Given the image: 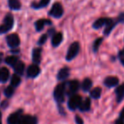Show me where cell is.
Here are the masks:
<instances>
[{
  "label": "cell",
  "instance_id": "5",
  "mask_svg": "<svg viewBox=\"0 0 124 124\" xmlns=\"http://www.w3.org/2000/svg\"><path fill=\"white\" fill-rule=\"evenodd\" d=\"M49 15L51 16L54 17V18L59 19L63 15V8H62V4L60 3H55L52 5V8H51Z\"/></svg>",
  "mask_w": 124,
  "mask_h": 124
},
{
  "label": "cell",
  "instance_id": "14",
  "mask_svg": "<svg viewBox=\"0 0 124 124\" xmlns=\"http://www.w3.org/2000/svg\"><path fill=\"white\" fill-rule=\"evenodd\" d=\"M116 24L117 23H116V21H114V20H112V19L110 18V20L108 21V23L105 25L106 26L105 29H104V35L105 36H108V35H110V33H111V31L114 29V27L116 26Z\"/></svg>",
  "mask_w": 124,
  "mask_h": 124
},
{
  "label": "cell",
  "instance_id": "8",
  "mask_svg": "<svg viewBox=\"0 0 124 124\" xmlns=\"http://www.w3.org/2000/svg\"><path fill=\"white\" fill-rule=\"evenodd\" d=\"M119 84V78L116 76H108L104 79V85L108 88H112Z\"/></svg>",
  "mask_w": 124,
  "mask_h": 124
},
{
  "label": "cell",
  "instance_id": "28",
  "mask_svg": "<svg viewBox=\"0 0 124 124\" xmlns=\"http://www.w3.org/2000/svg\"><path fill=\"white\" fill-rule=\"evenodd\" d=\"M20 83V78L17 74H14L11 78V86H18Z\"/></svg>",
  "mask_w": 124,
  "mask_h": 124
},
{
  "label": "cell",
  "instance_id": "7",
  "mask_svg": "<svg viewBox=\"0 0 124 124\" xmlns=\"http://www.w3.org/2000/svg\"><path fill=\"white\" fill-rule=\"evenodd\" d=\"M79 88V82L76 79L71 80L69 82V88H68V95H73L78 90Z\"/></svg>",
  "mask_w": 124,
  "mask_h": 124
},
{
  "label": "cell",
  "instance_id": "35",
  "mask_svg": "<svg viewBox=\"0 0 124 124\" xmlns=\"http://www.w3.org/2000/svg\"><path fill=\"white\" fill-rule=\"evenodd\" d=\"M1 117H2V113H1V111H0V120H1Z\"/></svg>",
  "mask_w": 124,
  "mask_h": 124
},
{
  "label": "cell",
  "instance_id": "1",
  "mask_svg": "<svg viewBox=\"0 0 124 124\" xmlns=\"http://www.w3.org/2000/svg\"><path fill=\"white\" fill-rule=\"evenodd\" d=\"M65 87L66 85L64 83L59 84L56 86L54 90V98L57 101V103H62L64 101V95H65Z\"/></svg>",
  "mask_w": 124,
  "mask_h": 124
},
{
  "label": "cell",
  "instance_id": "6",
  "mask_svg": "<svg viewBox=\"0 0 124 124\" xmlns=\"http://www.w3.org/2000/svg\"><path fill=\"white\" fill-rule=\"evenodd\" d=\"M20 37L17 34H10L7 36V43L10 47H16L20 45Z\"/></svg>",
  "mask_w": 124,
  "mask_h": 124
},
{
  "label": "cell",
  "instance_id": "12",
  "mask_svg": "<svg viewBox=\"0 0 124 124\" xmlns=\"http://www.w3.org/2000/svg\"><path fill=\"white\" fill-rule=\"evenodd\" d=\"M110 20V18H100L98 20H96L93 24V28L95 30H98L100 28L103 27L108 23V21Z\"/></svg>",
  "mask_w": 124,
  "mask_h": 124
},
{
  "label": "cell",
  "instance_id": "15",
  "mask_svg": "<svg viewBox=\"0 0 124 124\" xmlns=\"http://www.w3.org/2000/svg\"><path fill=\"white\" fill-rule=\"evenodd\" d=\"M69 69L68 67H64L59 70L58 74H57V78L59 80H64L69 76Z\"/></svg>",
  "mask_w": 124,
  "mask_h": 124
},
{
  "label": "cell",
  "instance_id": "26",
  "mask_svg": "<svg viewBox=\"0 0 124 124\" xmlns=\"http://www.w3.org/2000/svg\"><path fill=\"white\" fill-rule=\"evenodd\" d=\"M18 61H19L18 57H15V56H9V57H6V59H5V62L7 64H8V65L12 66V67H14L17 63Z\"/></svg>",
  "mask_w": 124,
  "mask_h": 124
},
{
  "label": "cell",
  "instance_id": "17",
  "mask_svg": "<svg viewBox=\"0 0 124 124\" xmlns=\"http://www.w3.org/2000/svg\"><path fill=\"white\" fill-rule=\"evenodd\" d=\"M20 112H15V113H13L11 114L9 116H8V124H18L19 121H20Z\"/></svg>",
  "mask_w": 124,
  "mask_h": 124
},
{
  "label": "cell",
  "instance_id": "19",
  "mask_svg": "<svg viewBox=\"0 0 124 124\" xmlns=\"http://www.w3.org/2000/svg\"><path fill=\"white\" fill-rule=\"evenodd\" d=\"M9 77V71L7 68L3 67L0 69V81L6 82Z\"/></svg>",
  "mask_w": 124,
  "mask_h": 124
},
{
  "label": "cell",
  "instance_id": "27",
  "mask_svg": "<svg viewBox=\"0 0 124 124\" xmlns=\"http://www.w3.org/2000/svg\"><path fill=\"white\" fill-rule=\"evenodd\" d=\"M103 41V38L102 37H100V38H97L95 41L93 42V45H92V49H93L94 52H97V51L99 50L100 48V46L101 45Z\"/></svg>",
  "mask_w": 124,
  "mask_h": 124
},
{
  "label": "cell",
  "instance_id": "13",
  "mask_svg": "<svg viewBox=\"0 0 124 124\" xmlns=\"http://www.w3.org/2000/svg\"><path fill=\"white\" fill-rule=\"evenodd\" d=\"M62 39H63V36L61 32H57L55 33L52 36V44L53 46H58L59 45L61 44V42L62 41Z\"/></svg>",
  "mask_w": 124,
  "mask_h": 124
},
{
  "label": "cell",
  "instance_id": "11",
  "mask_svg": "<svg viewBox=\"0 0 124 124\" xmlns=\"http://www.w3.org/2000/svg\"><path fill=\"white\" fill-rule=\"evenodd\" d=\"M40 74V69L37 65L33 64L31 65L27 69V75L30 78H35Z\"/></svg>",
  "mask_w": 124,
  "mask_h": 124
},
{
  "label": "cell",
  "instance_id": "22",
  "mask_svg": "<svg viewBox=\"0 0 124 124\" xmlns=\"http://www.w3.org/2000/svg\"><path fill=\"white\" fill-rule=\"evenodd\" d=\"M8 6L11 9L18 10L21 8V3L20 0H8Z\"/></svg>",
  "mask_w": 124,
  "mask_h": 124
},
{
  "label": "cell",
  "instance_id": "36",
  "mask_svg": "<svg viewBox=\"0 0 124 124\" xmlns=\"http://www.w3.org/2000/svg\"><path fill=\"white\" fill-rule=\"evenodd\" d=\"M0 124H2V121H1V120H0Z\"/></svg>",
  "mask_w": 124,
  "mask_h": 124
},
{
  "label": "cell",
  "instance_id": "34",
  "mask_svg": "<svg viewBox=\"0 0 124 124\" xmlns=\"http://www.w3.org/2000/svg\"><path fill=\"white\" fill-rule=\"evenodd\" d=\"M119 119H121V120H123L124 121V107L123 108V110L121 111V112H120V114H119Z\"/></svg>",
  "mask_w": 124,
  "mask_h": 124
},
{
  "label": "cell",
  "instance_id": "32",
  "mask_svg": "<svg viewBox=\"0 0 124 124\" xmlns=\"http://www.w3.org/2000/svg\"><path fill=\"white\" fill-rule=\"evenodd\" d=\"M116 22V23H124V13L120 14Z\"/></svg>",
  "mask_w": 124,
  "mask_h": 124
},
{
  "label": "cell",
  "instance_id": "18",
  "mask_svg": "<svg viewBox=\"0 0 124 124\" xmlns=\"http://www.w3.org/2000/svg\"><path fill=\"white\" fill-rule=\"evenodd\" d=\"M41 48H35L32 52V60L35 63H39L41 62Z\"/></svg>",
  "mask_w": 124,
  "mask_h": 124
},
{
  "label": "cell",
  "instance_id": "9",
  "mask_svg": "<svg viewBox=\"0 0 124 124\" xmlns=\"http://www.w3.org/2000/svg\"><path fill=\"white\" fill-rule=\"evenodd\" d=\"M37 123V119L36 117L32 116H23L20 118L18 124H36Z\"/></svg>",
  "mask_w": 124,
  "mask_h": 124
},
{
  "label": "cell",
  "instance_id": "25",
  "mask_svg": "<svg viewBox=\"0 0 124 124\" xmlns=\"http://www.w3.org/2000/svg\"><path fill=\"white\" fill-rule=\"evenodd\" d=\"M50 3V0H41L39 3H33L32 7L35 8H41L46 7L48 5V3Z\"/></svg>",
  "mask_w": 124,
  "mask_h": 124
},
{
  "label": "cell",
  "instance_id": "23",
  "mask_svg": "<svg viewBox=\"0 0 124 124\" xmlns=\"http://www.w3.org/2000/svg\"><path fill=\"white\" fill-rule=\"evenodd\" d=\"M13 68L15 69V71L18 74H22L24 73V70H25V64L22 62H20V61H18L17 63Z\"/></svg>",
  "mask_w": 124,
  "mask_h": 124
},
{
  "label": "cell",
  "instance_id": "4",
  "mask_svg": "<svg viewBox=\"0 0 124 124\" xmlns=\"http://www.w3.org/2000/svg\"><path fill=\"white\" fill-rule=\"evenodd\" d=\"M82 102V97L78 95H73L69 100V103H68V106L71 111H74V110L78 109L79 107L80 104Z\"/></svg>",
  "mask_w": 124,
  "mask_h": 124
},
{
  "label": "cell",
  "instance_id": "21",
  "mask_svg": "<svg viewBox=\"0 0 124 124\" xmlns=\"http://www.w3.org/2000/svg\"><path fill=\"white\" fill-rule=\"evenodd\" d=\"M46 24H51V21L50 20H43V19L38 20L36 22V24H35L36 31H41V30L44 28V26Z\"/></svg>",
  "mask_w": 124,
  "mask_h": 124
},
{
  "label": "cell",
  "instance_id": "31",
  "mask_svg": "<svg viewBox=\"0 0 124 124\" xmlns=\"http://www.w3.org/2000/svg\"><path fill=\"white\" fill-rule=\"evenodd\" d=\"M46 40H47V35H46V34L42 35V36H41V38H40L38 43H39V45H42V44H44V43L46 42Z\"/></svg>",
  "mask_w": 124,
  "mask_h": 124
},
{
  "label": "cell",
  "instance_id": "30",
  "mask_svg": "<svg viewBox=\"0 0 124 124\" xmlns=\"http://www.w3.org/2000/svg\"><path fill=\"white\" fill-rule=\"evenodd\" d=\"M118 57H119V60H120V62H122V64L124 65V48L119 52V53H118Z\"/></svg>",
  "mask_w": 124,
  "mask_h": 124
},
{
  "label": "cell",
  "instance_id": "2",
  "mask_svg": "<svg viewBox=\"0 0 124 124\" xmlns=\"http://www.w3.org/2000/svg\"><path fill=\"white\" fill-rule=\"evenodd\" d=\"M80 50V46L79 43L75 41V42L72 43L69 46V50H68L67 55H66V60L67 61H71L76 57L78 54Z\"/></svg>",
  "mask_w": 124,
  "mask_h": 124
},
{
  "label": "cell",
  "instance_id": "20",
  "mask_svg": "<svg viewBox=\"0 0 124 124\" xmlns=\"http://www.w3.org/2000/svg\"><path fill=\"white\" fill-rule=\"evenodd\" d=\"M92 85H93V82L91 81V79L86 78L84 79L83 83H82V89H83L84 91H89L91 89Z\"/></svg>",
  "mask_w": 124,
  "mask_h": 124
},
{
  "label": "cell",
  "instance_id": "33",
  "mask_svg": "<svg viewBox=\"0 0 124 124\" xmlns=\"http://www.w3.org/2000/svg\"><path fill=\"white\" fill-rule=\"evenodd\" d=\"M75 122H76L77 124H84L83 119H82L79 116H78V115H76V116H75Z\"/></svg>",
  "mask_w": 124,
  "mask_h": 124
},
{
  "label": "cell",
  "instance_id": "16",
  "mask_svg": "<svg viewBox=\"0 0 124 124\" xmlns=\"http://www.w3.org/2000/svg\"><path fill=\"white\" fill-rule=\"evenodd\" d=\"M90 107H91V102H90V98H86L84 101H82L80 104L78 109L81 111H90Z\"/></svg>",
  "mask_w": 124,
  "mask_h": 124
},
{
  "label": "cell",
  "instance_id": "10",
  "mask_svg": "<svg viewBox=\"0 0 124 124\" xmlns=\"http://www.w3.org/2000/svg\"><path fill=\"white\" fill-rule=\"evenodd\" d=\"M116 97V102L120 103L124 100V84L120 85L115 90Z\"/></svg>",
  "mask_w": 124,
  "mask_h": 124
},
{
  "label": "cell",
  "instance_id": "29",
  "mask_svg": "<svg viewBox=\"0 0 124 124\" xmlns=\"http://www.w3.org/2000/svg\"><path fill=\"white\" fill-rule=\"evenodd\" d=\"M14 92H15V89H14L13 86H8L4 90V94L7 97H11L13 95Z\"/></svg>",
  "mask_w": 124,
  "mask_h": 124
},
{
  "label": "cell",
  "instance_id": "3",
  "mask_svg": "<svg viewBox=\"0 0 124 124\" xmlns=\"http://www.w3.org/2000/svg\"><path fill=\"white\" fill-rule=\"evenodd\" d=\"M14 25V19L11 15H7L5 16L3 22L0 25V33H6L12 29Z\"/></svg>",
  "mask_w": 124,
  "mask_h": 124
},
{
  "label": "cell",
  "instance_id": "24",
  "mask_svg": "<svg viewBox=\"0 0 124 124\" xmlns=\"http://www.w3.org/2000/svg\"><path fill=\"white\" fill-rule=\"evenodd\" d=\"M101 92H102L101 88H100V87H95V88H94L93 90L90 91V96H91V98L95 99V100L99 99L101 95Z\"/></svg>",
  "mask_w": 124,
  "mask_h": 124
}]
</instances>
